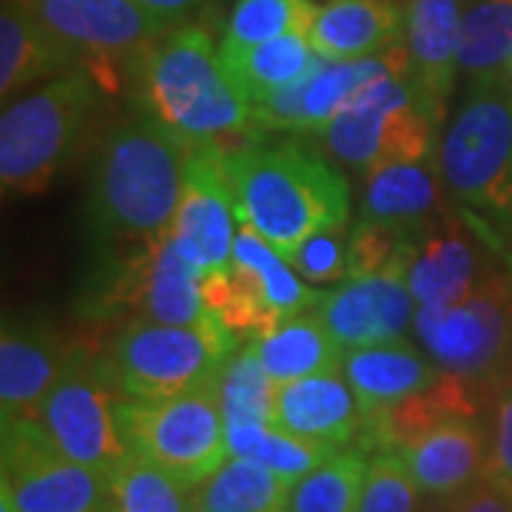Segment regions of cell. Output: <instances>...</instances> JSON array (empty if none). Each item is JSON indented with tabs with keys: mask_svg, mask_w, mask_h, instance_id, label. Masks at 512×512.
Segmentation results:
<instances>
[{
	"mask_svg": "<svg viewBox=\"0 0 512 512\" xmlns=\"http://www.w3.org/2000/svg\"><path fill=\"white\" fill-rule=\"evenodd\" d=\"M274 424L293 436L342 447L362 433L365 413L342 370L276 384Z\"/></svg>",
	"mask_w": 512,
	"mask_h": 512,
	"instance_id": "d6986e66",
	"label": "cell"
},
{
	"mask_svg": "<svg viewBox=\"0 0 512 512\" xmlns=\"http://www.w3.org/2000/svg\"><path fill=\"white\" fill-rule=\"evenodd\" d=\"M222 66L228 77L234 80L245 100L256 106L265 97L279 92L293 80H299L305 72H311L319 55L313 52L311 40L305 32L293 29L285 35L254 43V46H239V43H220Z\"/></svg>",
	"mask_w": 512,
	"mask_h": 512,
	"instance_id": "4316f807",
	"label": "cell"
},
{
	"mask_svg": "<svg viewBox=\"0 0 512 512\" xmlns=\"http://www.w3.org/2000/svg\"><path fill=\"white\" fill-rule=\"evenodd\" d=\"M413 254L416 242H404L382 271L348 279L342 288L322 296L316 311L342 348H367L404 339L419 308L407 282Z\"/></svg>",
	"mask_w": 512,
	"mask_h": 512,
	"instance_id": "4fadbf2b",
	"label": "cell"
},
{
	"mask_svg": "<svg viewBox=\"0 0 512 512\" xmlns=\"http://www.w3.org/2000/svg\"><path fill=\"white\" fill-rule=\"evenodd\" d=\"M498 80H501V83H504L507 89H512V60H510V63H507V69L501 72V77H498Z\"/></svg>",
	"mask_w": 512,
	"mask_h": 512,
	"instance_id": "ee69618b",
	"label": "cell"
},
{
	"mask_svg": "<svg viewBox=\"0 0 512 512\" xmlns=\"http://www.w3.org/2000/svg\"><path fill=\"white\" fill-rule=\"evenodd\" d=\"M458 512H512V493L495 478H478L473 487L458 495Z\"/></svg>",
	"mask_w": 512,
	"mask_h": 512,
	"instance_id": "60d3db41",
	"label": "cell"
},
{
	"mask_svg": "<svg viewBox=\"0 0 512 512\" xmlns=\"http://www.w3.org/2000/svg\"><path fill=\"white\" fill-rule=\"evenodd\" d=\"M365 473L362 453H336L293 484L288 512H362Z\"/></svg>",
	"mask_w": 512,
	"mask_h": 512,
	"instance_id": "836d02e7",
	"label": "cell"
},
{
	"mask_svg": "<svg viewBox=\"0 0 512 512\" xmlns=\"http://www.w3.org/2000/svg\"><path fill=\"white\" fill-rule=\"evenodd\" d=\"M308 40L325 60L384 55L404 43V0H330L313 12Z\"/></svg>",
	"mask_w": 512,
	"mask_h": 512,
	"instance_id": "7402d4cb",
	"label": "cell"
},
{
	"mask_svg": "<svg viewBox=\"0 0 512 512\" xmlns=\"http://www.w3.org/2000/svg\"><path fill=\"white\" fill-rule=\"evenodd\" d=\"M424 498L461 495L487 476L490 433L478 419H453L402 450Z\"/></svg>",
	"mask_w": 512,
	"mask_h": 512,
	"instance_id": "ffe728a7",
	"label": "cell"
},
{
	"mask_svg": "<svg viewBox=\"0 0 512 512\" xmlns=\"http://www.w3.org/2000/svg\"><path fill=\"white\" fill-rule=\"evenodd\" d=\"M185 148L157 120H123L97 148L89 188V228L109 276L171 237L183 200Z\"/></svg>",
	"mask_w": 512,
	"mask_h": 512,
	"instance_id": "6da1fadb",
	"label": "cell"
},
{
	"mask_svg": "<svg viewBox=\"0 0 512 512\" xmlns=\"http://www.w3.org/2000/svg\"><path fill=\"white\" fill-rule=\"evenodd\" d=\"M439 373L430 356L419 353L404 339L350 348L342 359V376L353 387L365 416L410 399L413 393L436 382Z\"/></svg>",
	"mask_w": 512,
	"mask_h": 512,
	"instance_id": "cb8c5ba5",
	"label": "cell"
},
{
	"mask_svg": "<svg viewBox=\"0 0 512 512\" xmlns=\"http://www.w3.org/2000/svg\"><path fill=\"white\" fill-rule=\"evenodd\" d=\"M293 484L248 456H228L220 470L191 490L205 512H288Z\"/></svg>",
	"mask_w": 512,
	"mask_h": 512,
	"instance_id": "f1b7e54d",
	"label": "cell"
},
{
	"mask_svg": "<svg viewBox=\"0 0 512 512\" xmlns=\"http://www.w3.org/2000/svg\"><path fill=\"white\" fill-rule=\"evenodd\" d=\"M396 74H410V57L404 43L384 55L362 60L319 57L302 89V134H325L330 120L348 109L359 94Z\"/></svg>",
	"mask_w": 512,
	"mask_h": 512,
	"instance_id": "d4e9b609",
	"label": "cell"
},
{
	"mask_svg": "<svg viewBox=\"0 0 512 512\" xmlns=\"http://www.w3.org/2000/svg\"><path fill=\"white\" fill-rule=\"evenodd\" d=\"M237 205L220 148L185 151L183 200L171 239L202 276L231 265L237 237Z\"/></svg>",
	"mask_w": 512,
	"mask_h": 512,
	"instance_id": "5bb4252c",
	"label": "cell"
},
{
	"mask_svg": "<svg viewBox=\"0 0 512 512\" xmlns=\"http://www.w3.org/2000/svg\"><path fill=\"white\" fill-rule=\"evenodd\" d=\"M0 495L15 512H109V476L57 450L37 419L3 421Z\"/></svg>",
	"mask_w": 512,
	"mask_h": 512,
	"instance_id": "7c38bea8",
	"label": "cell"
},
{
	"mask_svg": "<svg viewBox=\"0 0 512 512\" xmlns=\"http://www.w3.org/2000/svg\"><path fill=\"white\" fill-rule=\"evenodd\" d=\"M313 12L316 6L311 0H237L228 20V32L222 40L239 43V46H254V43L274 40L293 29L308 35Z\"/></svg>",
	"mask_w": 512,
	"mask_h": 512,
	"instance_id": "d590c367",
	"label": "cell"
},
{
	"mask_svg": "<svg viewBox=\"0 0 512 512\" xmlns=\"http://www.w3.org/2000/svg\"><path fill=\"white\" fill-rule=\"evenodd\" d=\"M225 433L231 456L256 458L291 484L336 456V447L299 439L276 424H225Z\"/></svg>",
	"mask_w": 512,
	"mask_h": 512,
	"instance_id": "1f68e13d",
	"label": "cell"
},
{
	"mask_svg": "<svg viewBox=\"0 0 512 512\" xmlns=\"http://www.w3.org/2000/svg\"><path fill=\"white\" fill-rule=\"evenodd\" d=\"M97 111V83L80 69L57 74L3 109L0 185L6 197H37L72 163Z\"/></svg>",
	"mask_w": 512,
	"mask_h": 512,
	"instance_id": "277c9868",
	"label": "cell"
},
{
	"mask_svg": "<svg viewBox=\"0 0 512 512\" xmlns=\"http://www.w3.org/2000/svg\"><path fill=\"white\" fill-rule=\"evenodd\" d=\"M188 493L171 473L137 453L109 473V512H191Z\"/></svg>",
	"mask_w": 512,
	"mask_h": 512,
	"instance_id": "d6a6232c",
	"label": "cell"
},
{
	"mask_svg": "<svg viewBox=\"0 0 512 512\" xmlns=\"http://www.w3.org/2000/svg\"><path fill=\"white\" fill-rule=\"evenodd\" d=\"M439 165L467 211L512 222V89L501 80L470 86L441 134Z\"/></svg>",
	"mask_w": 512,
	"mask_h": 512,
	"instance_id": "8992f818",
	"label": "cell"
},
{
	"mask_svg": "<svg viewBox=\"0 0 512 512\" xmlns=\"http://www.w3.org/2000/svg\"><path fill=\"white\" fill-rule=\"evenodd\" d=\"M72 63L60 52L23 0H3L0 12V94L12 100L43 77L69 72Z\"/></svg>",
	"mask_w": 512,
	"mask_h": 512,
	"instance_id": "83f0119b",
	"label": "cell"
},
{
	"mask_svg": "<svg viewBox=\"0 0 512 512\" xmlns=\"http://www.w3.org/2000/svg\"><path fill=\"white\" fill-rule=\"evenodd\" d=\"M40 26L106 94L137 89L154 43L171 29L137 0H23Z\"/></svg>",
	"mask_w": 512,
	"mask_h": 512,
	"instance_id": "5b68a950",
	"label": "cell"
},
{
	"mask_svg": "<svg viewBox=\"0 0 512 512\" xmlns=\"http://www.w3.org/2000/svg\"><path fill=\"white\" fill-rule=\"evenodd\" d=\"M461 15L458 0H404V49L410 57V80L441 114L458 74Z\"/></svg>",
	"mask_w": 512,
	"mask_h": 512,
	"instance_id": "603a6c76",
	"label": "cell"
},
{
	"mask_svg": "<svg viewBox=\"0 0 512 512\" xmlns=\"http://www.w3.org/2000/svg\"><path fill=\"white\" fill-rule=\"evenodd\" d=\"M239 225H248L288 256L313 234L350 222V188L342 171L299 140L259 143L225 154Z\"/></svg>",
	"mask_w": 512,
	"mask_h": 512,
	"instance_id": "7a4b0ae2",
	"label": "cell"
},
{
	"mask_svg": "<svg viewBox=\"0 0 512 512\" xmlns=\"http://www.w3.org/2000/svg\"><path fill=\"white\" fill-rule=\"evenodd\" d=\"M444 191L439 157L387 165L365 177L359 217L393 225L410 239H424L444 217Z\"/></svg>",
	"mask_w": 512,
	"mask_h": 512,
	"instance_id": "44dd1931",
	"label": "cell"
},
{
	"mask_svg": "<svg viewBox=\"0 0 512 512\" xmlns=\"http://www.w3.org/2000/svg\"><path fill=\"white\" fill-rule=\"evenodd\" d=\"M191 512H205V510H200V507H197V504L191 501Z\"/></svg>",
	"mask_w": 512,
	"mask_h": 512,
	"instance_id": "f6af8a7d",
	"label": "cell"
},
{
	"mask_svg": "<svg viewBox=\"0 0 512 512\" xmlns=\"http://www.w3.org/2000/svg\"><path fill=\"white\" fill-rule=\"evenodd\" d=\"M120 421L131 453L154 461L188 490L231 456L217 382L168 399H123Z\"/></svg>",
	"mask_w": 512,
	"mask_h": 512,
	"instance_id": "30bf717a",
	"label": "cell"
},
{
	"mask_svg": "<svg viewBox=\"0 0 512 512\" xmlns=\"http://www.w3.org/2000/svg\"><path fill=\"white\" fill-rule=\"evenodd\" d=\"M421 495L402 453H376L367 461L362 512H419Z\"/></svg>",
	"mask_w": 512,
	"mask_h": 512,
	"instance_id": "8d00e7d4",
	"label": "cell"
},
{
	"mask_svg": "<svg viewBox=\"0 0 512 512\" xmlns=\"http://www.w3.org/2000/svg\"><path fill=\"white\" fill-rule=\"evenodd\" d=\"M490 399L495 396L481 384L441 370L436 382L413 393L410 399L365 416L362 424L365 447H376L379 453L384 450L402 453L413 441H419L424 433L436 430L444 421L476 419L481 402Z\"/></svg>",
	"mask_w": 512,
	"mask_h": 512,
	"instance_id": "ac0fdd59",
	"label": "cell"
},
{
	"mask_svg": "<svg viewBox=\"0 0 512 512\" xmlns=\"http://www.w3.org/2000/svg\"><path fill=\"white\" fill-rule=\"evenodd\" d=\"M441 111L424 97L410 74L379 80L325 128V146L342 165L370 177L396 163L433 157Z\"/></svg>",
	"mask_w": 512,
	"mask_h": 512,
	"instance_id": "ba28073f",
	"label": "cell"
},
{
	"mask_svg": "<svg viewBox=\"0 0 512 512\" xmlns=\"http://www.w3.org/2000/svg\"><path fill=\"white\" fill-rule=\"evenodd\" d=\"M487 476L512 493V382L493 399V430H490V464Z\"/></svg>",
	"mask_w": 512,
	"mask_h": 512,
	"instance_id": "ab89813d",
	"label": "cell"
},
{
	"mask_svg": "<svg viewBox=\"0 0 512 512\" xmlns=\"http://www.w3.org/2000/svg\"><path fill=\"white\" fill-rule=\"evenodd\" d=\"M123 399L126 396L106 373L103 356L80 348L35 419L63 456L109 476L131 456L120 421Z\"/></svg>",
	"mask_w": 512,
	"mask_h": 512,
	"instance_id": "8fae6325",
	"label": "cell"
},
{
	"mask_svg": "<svg viewBox=\"0 0 512 512\" xmlns=\"http://www.w3.org/2000/svg\"><path fill=\"white\" fill-rule=\"evenodd\" d=\"M487 274L473 225L456 214H444L416 242L407 282L419 308H447L476 291Z\"/></svg>",
	"mask_w": 512,
	"mask_h": 512,
	"instance_id": "e0dca14e",
	"label": "cell"
},
{
	"mask_svg": "<svg viewBox=\"0 0 512 512\" xmlns=\"http://www.w3.org/2000/svg\"><path fill=\"white\" fill-rule=\"evenodd\" d=\"M146 114L185 148L231 154L256 140L254 106L222 66L220 49L200 26L165 32L137 83Z\"/></svg>",
	"mask_w": 512,
	"mask_h": 512,
	"instance_id": "3957f363",
	"label": "cell"
},
{
	"mask_svg": "<svg viewBox=\"0 0 512 512\" xmlns=\"http://www.w3.org/2000/svg\"><path fill=\"white\" fill-rule=\"evenodd\" d=\"M80 345L40 325L6 322L0 333V410L3 421L35 419L40 404L69 370Z\"/></svg>",
	"mask_w": 512,
	"mask_h": 512,
	"instance_id": "2e32d148",
	"label": "cell"
},
{
	"mask_svg": "<svg viewBox=\"0 0 512 512\" xmlns=\"http://www.w3.org/2000/svg\"><path fill=\"white\" fill-rule=\"evenodd\" d=\"M114 302H126L137 311V319L160 325H208L220 322L205 308L202 274L180 254L168 237L151 254L126 265L120 274L103 279Z\"/></svg>",
	"mask_w": 512,
	"mask_h": 512,
	"instance_id": "9a60e30c",
	"label": "cell"
},
{
	"mask_svg": "<svg viewBox=\"0 0 512 512\" xmlns=\"http://www.w3.org/2000/svg\"><path fill=\"white\" fill-rule=\"evenodd\" d=\"M234 350L237 339L220 322L191 328L134 319L117 333L103 365L126 399L151 402L214 384Z\"/></svg>",
	"mask_w": 512,
	"mask_h": 512,
	"instance_id": "52a82bcc",
	"label": "cell"
},
{
	"mask_svg": "<svg viewBox=\"0 0 512 512\" xmlns=\"http://www.w3.org/2000/svg\"><path fill=\"white\" fill-rule=\"evenodd\" d=\"M419 512H458V495H447V498H424Z\"/></svg>",
	"mask_w": 512,
	"mask_h": 512,
	"instance_id": "7bdbcfd3",
	"label": "cell"
},
{
	"mask_svg": "<svg viewBox=\"0 0 512 512\" xmlns=\"http://www.w3.org/2000/svg\"><path fill=\"white\" fill-rule=\"evenodd\" d=\"M404 242H416L404 231L359 217L350 225V262H348V279L370 276L382 271L390 262V256L402 248Z\"/></svg>",
	"mask_w": 512,
	"mask_h": 512,
	"instance_id": "f35d334b",
	"label": "cell"
},
{
	"mask_svg": "<svg viewBox=\"0 0 512 512\" xmlns=\"http://www.w3.org/2000/svg\"><path fill=\"white\" fill-rule=\"evenodd\" d=\"M291 268L302 276L308 285H336L348 282L350 262V222L339 228L319 231L305 239L291 256Z\"/></svg>",
	"mask_w": 512,
	"mask_h": 512,
	"instance_id": "74e56055",
	"label": "cell"
},
{
	"mask_svg": "<svg viewBox=\"0 0 512 512\" xmlns=\"http://www.w3.org/2000/svg\"><path fill=\"white\" fill-rule=\"evenodd\" d=\"M148 15H154L157 20H163L165 26H171L174 20H180L188 15L191 9H197L205 0H137Z\"/></svg>",
	"mask_w": 512,
	"mask_h": 512,
	"instance_id": "b9f144b4",
	"label": "cell"
},
{
	"mask_svg": "<svg viewBox=\"0 0 512 512\" xmlns=\"http://www.w3.org/2000/svg\"><path fill=\"white\" fill-rule=\"evenodd\" d=\"M225 424H274L276 382L265 373L254 348L234 353L217 379Z\"/></svg>",
	"mask_w": 512,
	"mask_h": 512,
	"instance_id": "e575fe53",
	"label": "cell"
},
{
	"mask_svg": "<svg viewBox=\"0 0 512 512\" xmlns=\"http://www.w3.org/2000/svg\"><path fill=\"white\" fill-rule=\"evenodd\" d=\"M512 60V0H473L461 15L458 72L470 86L493 83Z\"/></svg>",
	"mask_w": 512,
	"mask_h": 512,
	"instance_id": "f546056e",
	"label": "cell"
},
{
	"mask_svg": "<svg viewBox=\"0 0 512 512\" xmlns=\"http://www.w3.org/2000/svg\"><path fill=\"white\" fill-rule=\"evenodd\" d=\"M413 330L439 370L498 396L512 382V274L490 271L456 305L416 308Z\"/></svg>",
	"mask_w": 512,
	"mask_h": 512,
	"instance_id": "9c48e42d",
	"label": "cell"
},
{
	"mask_svg": "<svg viewBox=\"0 0 512 512\" xmlns=\"http://www.w3.org/2000/svg\"><path fill=\"white\" fill-rule=\"evenodd\" d=\"M256 359L276 384L342 370L345 348L336 342L319 311L296 313L251 342Z\"/></svg>",
	"mask_w": 512,
	"mask_h": 512,
	"instance_id": "484cf974",
	"label": "cell"
},
{
	"mask_svg": "<svg viewBox=\"0 0 512 512\" xmlns=\"http://www.w3.org/2000/svg\"><path fill=\"white\" fill-rule=\"evenodd\" d=\"M231 262L239 268H248L256 276V285L279 322L291 319L296 313L313 311L325 296L322 291L308 288L302 276L291 268V262L248 225H239Z\"/></svg>",
	"mask_w": 512,
	"mask_h": 512,
	"instance_id": "4dcf8cb0",
	"label": "cell"
}]
</instances>
